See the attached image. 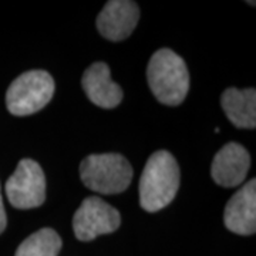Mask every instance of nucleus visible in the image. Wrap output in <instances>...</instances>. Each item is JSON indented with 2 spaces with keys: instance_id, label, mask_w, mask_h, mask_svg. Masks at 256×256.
Here are the masks:
<instances>
[{
  "instance_id": "nucleus-5",
  "label": "nucleus",
  "mask_w": 256,
  "mask_h": 256,
  "mask_svg": "<svg viewBox=\"0 0 256 256\" xmlns=\"http://www.w3.org/2000/svg\"><path fill=\"white\" fill-rule=\"evenodd\" d=\"M6 195L12 206L32 210L46 201V176L34 160L24 158L6 182Z\"/></svg>"
},
{
  "instance_id": "nucleus-9",
  "label": "nucleus",
  "mask_w": 256,
  "mask_h": 256,
  "mask_svg": "<svg viewBox=\"0 0 256 256\" xmlns=\"http://www.w3.org/2000/svg\"><path fill=\"white\" fill-rule=\"evenodd\" d=\"M225 226L238 235L249 236L256 230V181L250 180L234 194L225 206Z\"/></svg>"
},
{
  "instance_id": "nucleus-3",
  "label": "nucleus",
  "mask_w": 256,
  "mask_h": 256,
  "mask_svg": "<svg viewBox=\"0 0 256 256\" xmlns=\"http://www.w3.org/2000/svg\"><path fill=\"white\" fill-rule=\"evenodd\" d=\"M132 166L126 156L116 152L92 154L80 164L82 184L102 195L121 194L132 181Z\"/></svg>"
},
{
  "instance_id": "nucleus-1",
  "label": "nucleus",
  "mask_w": 256,
  "mask_h": 256,
  "mask_svg": "<svg viewBox=\"0 0 256 256\" xmlns=\"http://www.w3.org/2000/svg\"><path fill=\"white\" fill-rule=\"evenodd\" d=\"M181 171L174 156L156 151L148 158L140 178V205L146 212H156L174 201L180 190Z\"/></svg>"
},
{
  "instance_id": "nucleus-2",
  "label": "nucleus",
  "mask_w": 256,
  "mask_h": 256,
  "mask_svg": "<svg viewBox=\"0 0 256 256\" xmlns=\"http://www.w3.org/2000/svg\"><path fill=\"white\" fill-rule=\"evenodd\" d=\"M146 82L156 100L164 106L182 104L190 90V72L181 56L171 48H160L151 56Z\"/></svg>"
},
{
  "instance_id": "nucleus-10",
  "label": "nucleus",
  "mask_w": 256,
  "mask_h": 256,
  "mask_svg": "<svg viewBox=\"0 0 256 256\" xmlns=\"http://www.w3.org/2000/svg\"><path fill=\"white\" fill-rule=\"evenodd\" d=\"M82 86L87 98L101 108H116L122 101V90L111 80L110 67L102 62L92 64L82 78Z\"/></svg>"
},
{
  "instance_id": "nucleus-8",
  "label": "nucleus",
  "mask_w": 256,
  "mask_h": 256,
  "mask_svg": "<svg viewBox=\"0 0 256 256\" xmlns=\"http://www.w3.org/2000/svg\"><path fill=\"white\" fill-rule=\"evenodd\" d=\"M250 168V156L245 146L238 142H228L214 156L210 175L224 188H234L245 181Z\"/></svg>"
},
{
  "instance_id": "nucleus-4",
  "label": "nucleus",
  "mask_w": 256,
  "mask_h": 256,
  "mask_svg": "<svg viewBox=\"0 0 256 256\" xmlns=\"http://www.w3.org/2000/svg\"><path fill=\"white\" fill-rule=\"evenodd\" d=\"M54 94V80L44 70H30L20 74L6 92L10 114L23 117L44 108Z\"/></svg>"
},
{
  "instance_id": "nucleus-13",
  "label": "nucleus",
  "mask_w": 256,
  "mask_h": 256,
  "mask_svg": "<svg viewBox=\"0 0 256 256\" xmlns=\"http://www.w3.org/2000/svg\"><path fill=\"white\" fill-rule=\"evenodd\" d=\"M8 225V216L4 212V206H3V198H2V191H0V234L6 229Z\"/></svg>"
},
{
  "instance_id": "nucleus-11",
  "label": "nucleus",
  "mask_w": 256,
  "mask_h": 256,
  "mask_svg": "<svg viewBox=\"0 0 256 256\" xmlns=\"http://www.w3.org/2000/svg\"><path fill=\"white\" fill-rule=\"evenodd\" d=\"M220 106L235 127L246 130L256 127L255 88H226L220 96Z\"/></svg>"
},
{
  "instance_id": "nucleus-12",
  "label": "nucleus",
  "mask_w": 256,
  "mask_h": 256,
  "mask_svg": "<svg viewBox=\"0 0 256 256\" xmlns=\"http://www.w3.org/2000/svg\"><path fill=\"white\" fill-rule=\"evenodd\" d=\"M62 249V238L54 229L43 228L32 234L20 245L14 256H57Z\"/></svg>"
},
{
  "instance_id": "nucleus-6",
  "label": "nucleus",
  "mask_w": 256,
  "mask_h": 256,
  "mask_svg": "<svg viewBox=\"0 0 256 256\" xmlns=\"http://www.w3.org/2000/svg\"><path fill=\"white\" fill-rule=\"evenodd\" d=\"M121 225V215L114 206L98 196L86 198L73 218L76 238L82 242L92 240L100 235L117 230Z\"/></svg>"
},
{
  "instance_id": "nucleus-7",
  "label": "nucleus",
  "mask_w": 256,
  "mask_h": 256,
  "mask_svg": "<svg viewBox=\"0 0 256 256\" xmlns=\"http://www.w3.org/2000/svg\"><path fill=\"white\" fill-rule=\"evenodd\" d=\"M140 9L131 0H111L97 18V28L110 42L126 40L137 28Z\"/></svg>"
}]
</instances>
